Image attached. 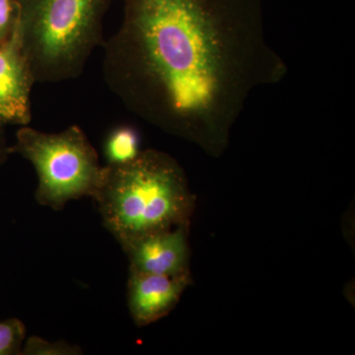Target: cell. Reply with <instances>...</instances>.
Here are the masks:
<instances>
[{"label":"cell","mask_w":355,"mask_h":355,"mask_svg":"<svg viewBox=\"0 0 355 355\" xmlns=\"http://www.w3.org/2000/svg\"><path fill=\"white\" fill-rule=\"evenodd\" d=\"M103 76L123 106L209 155L225 150L257 89L287 65L266 37L263 0H123Z\"/></svg>","instance_id":"6da1fadb"},{"label":"cell","mask_w":355,"mask_h":355,"mask_svg":"<svg viewBox=\"0 0 355 355\" xmlns=\"http://www.w3.org/2000/svg\"><path fill=\"white\" fill-rule=\"evenodd\" d=\"M105 228L121 248L144 236L190 225L196 198L182 166L156 149L127 164L105 166L92 198Z\"/></svg>","instance_id":"7a4b0ae2"},{"label":"cell","mask_w":355,"mask_h":355,"mask_svg":"<svg viewBox=\"0 0 355 355\" xmlns=\"http://www.w3.org/2000/svg\"><path fill=\"white\" fill-rule=\"evenodd\" d=\"M116 0H18L21 49L35 83H57L83 74L105 43V16Z\"/></svg>","instance_id":"3957f363"},{"label":"cell","mask_w":355,"mask_h":355,"mask_svg":"<svg viewBox=\"0 0 355 355\" xmlns=\"http://www.w3.org/2000/svg\"><path fill=\"white\" fill-rule=\"evenodd\" d=\"M10 153L31 162L38 176L37 202L53 210L81 198H93L101 186V166L87 135L78 125L48 133L24 125L16 133Z\"/></svg>","instance_id":"277c9868"},{"label":"cell","mask_w":355,"mask_h":355,"mask_svg":"<svg viewBox=\"0 0 355 355\" xmlns=\"http://www.w3.org/2000/svg\"><path fill=\"white\" fill-rule=\"evenodd\" d=\"M35 83L21 49L16 25L10 38L0 44V123L21 127L29 125L32 120L31 90Z\"/></svg>","instance_id":"5b68a950"},{"label":"cell","mask_w":355,"mask_h":355,"mask_svg":"<svg viewBox=\"0 0 355 355\" xmlns=\"http://www.w3.org/2000/svg\"><path fill=\"white\" fill-rule=\"evenodd\" d=\"M189 226L144 236L123 247L130 270L161 275H190Z\"/></svg>","instance_id":"8992f818"},{"label":"cell","mask_w":355,"mask_h":355,"mask_svg":"<svg viewBox=\"0 0 355 355\" xmlns=\"http://www.w3.org/2000/svg\"><path fill=\"white\" fill-rule=\"evenodd\" d=\"M191 275H161L130 270L128 304L133 321L139 327L167 316L191 284Z\"/></svg>","instance_id":"52a82bcc"},{"label":"cell","mask_w":355,"mask_h":355,"mask_svg":"<svg viewBox=\"0 0 355 355\" xmlns=\"http://www.w3.org/2000/svg\"><path fill=\"white\" fill-rule=\"evenodd\" d=\"M139 133L130 125H121L109 133L105 141L107 165H123L137 157L140 151Z\"/></svg>","instance_id":"ba28073f"},{"label":"cell","mask_w":355,"mask_h":355,"mask_svg":"<svg viewBox=\"0 0 355 355\" xmlns=\"http://www.w3.org/2000/svg\"><path fill=\"white\" fill-rule=\"evenodd\" d=\"M25 340L26 328L19 319L0 322V355H20Z\"/></svg>","instance_id":"9c48e42d"},{"label":"cell","mask_w":355,"mask_h":355,"mask_svg":"<svg viewBox=\"0 0 355 355\" xmlns=\"http://www.w3.org/2000/svg\"><path fill=\"white\" fill-rule=\"evenodd\" d=\"M83 349L76 345L64 342H49L40 336H30L23 345L21 355H79Z\"/></svg>","instance_id":"30bf717a"},{"label":"cell","mask_w":355,"mask_h":355,"mask_svg":"<svg viewBox=\"0 0 355 355\" xmlns=\"http://www.w3.org/2000/svg\"><path fill=\"white\" fill-rule=\"evenodd\" d=\"M19 19L18 0H0V44L6 43Z\"/></svg>","instance_id":"8fae6325"},{"label":"cell","mask_w":355,"mask_h":355,"mask_svg":"<svg viewBox=\"0 0 355 355\" xmlns=\"http://www.w3.org/2000/svg\"><path fill=\"white\" fill-rule=\"evenodd\" d=\"M6 125L0 123V167L6 162L9 155H10V146H8L7 142L6 130H4Z\"/></svg>","instance_id":"7c38bea8"}]
</instances>
